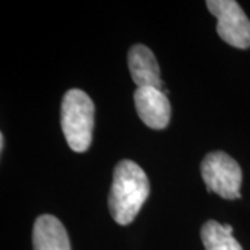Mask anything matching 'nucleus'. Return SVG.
<instances>
[{
  "label": "nucleus",
  "mask_w": 250,
  "mask_h": 250,
  "mask_svg": "<svg viewBox=\"0 0 250 250\" xmlns=\"http://www.w3.org/2000/svg\"><path fill=\"white\" fill-rule=\"evenodd\" d=\"M149 193L150 184L145 171L132 160L120 161L108 195V210L114 221L120 225L132 223Z\"/></svg>",
  "instance_id": "f257e3e1"
},
{
  "label": "nucleus",
  "mask_w": 250,
  "mask_h": 250,
  "mask_svg": "<svg viewBox=\"0 0 250 250\" xmlns=\"http://www.w3.org/2000/svg\"><path fill=\"white\" fill-rule=\"evenodd\" d=\"M95 126V104L81 89L65 92L62 102V128L65 141L74 152L89 149Z\"/></svg>",
  "instance_id": "f03ea898"
},
{
  "label": "nucleus",
  "mask_w": 250,
  "mask_h": 250,
  "mask_svg": "<svg viewBox=\"0 0 250 250\" xmlns=\"http://www.w3.org/2000/svg\"><path fill=\"white\" fill-rule=\"evenodd\" d=\"M200 171L208 192L229 200L241 197L242 170L227 153H208L202 161Z\"/></svg>",
  "instance_id": "7ed1b4c3"
},
{
  "label": "nucleus",
  "mask_w": 250,
  "mask_h": 250,
  "mask_svg": "<svg viewBox=\"0 0 250 250\" xmlns=\"http://www.w3.org/2000/svg\"><path fill=\"white\" fill-rule=\"evenodd\" d=\"M207 9L217 18V34L228 45L250 47V20L235 0H208Z\"/></svg>",
  "instance_id": "20e7f679"
},
{
  "label": "nucleus",
  "mask_w": 250,
  "mask_h": 250,
  "mask_svg": "<svg viewBox=\"0 0 250 250\" xmlns=\"http://www.w3.org/2000/svg\"><path fill=\"white\" fill-rule=\"evenodd\" d=\"M135 108L139 118L153 129H164L171 117L170 100L161 89L146 86L136 88L134 93Z\"/></svg>",
  "instance_id": "39448f33"
},
{
  "label": "nucleus",
  "mask_w": 250,
  "mask_h": 250,
  "mask_svg": "<svg viewBox=\"0 0 250 250\" xmlns=\"http://www.w3.org/2000/svg\"><path fill=\"white\" fill-rule=\"evenodd\" d=\"M128 67L138 88L152 86L163 90L160 68L153 52L145 45H134L128 53Z\"/></svg>",
  "instance_id": "423d86ee"
},
{
  "label": "nucleus",
  "mask_w": 250,
  "mask_h": 250,
  "mask_svg": "<svg viewBox=\"0 0 250 250\" xmlns=\"http://www.w3.org/2000/svg\"><path fill=\"white\" fill-rule=\"evenodd\" d=\"M34 250H71L68 233L54 215H39L32 231Z\"/></svg>",
  "instance_id": "0eeeda50"
},
{
  "label": "nucleus",
  "mask_w": 250,
  "mask_h": 250,
  "mask_svg": "<svg viewBox=\"0 0 250 250\" xmlns=\"http://www.w3.org/2000/svg\"><path fill=\"white\" fill-rule=\"evenodd\" d=\"M202 241L206 250H242L239 242L233 238L232 227L210 220L202 228Z\"/></svg>",
  "instance_id": "6e6552de"
},
{
  "label": "nucleus",
  "mask_w": 250,
  "mask_h": 250,
  "mask_svg": "<svg viewBox=\"0 0 250 250\" xmlns=\"http://www.w3.org/2000/svg\"><path fill=\"white\" fill-rule=\"evenodd\" d=\"M4 150V135L0 134V152Z\"/></svg>",
  "instance_id": "1a4fd4ad"
}]
</instances>
